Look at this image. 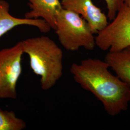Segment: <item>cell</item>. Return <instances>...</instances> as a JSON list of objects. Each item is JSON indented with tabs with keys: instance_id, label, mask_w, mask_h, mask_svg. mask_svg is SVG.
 <instances>
[{
	"instance_id": "7a4b0ae2",
	"label": "cell",
	"mask_w": 130,
	"mask_h": 130,
	"mask_svg": "<svg viewBox=\"0 0 130 130\" xmlns=\"http://www.w3.org/2000/svg\"><path fill=\"white\" fill-rule=\"evenodd\" d=\"M22 42L24 54L28 55L31 70L40 76L41 87L47 91L53 88L63 75V53L51 38L42 36Z\"/></svg>"
},
{
	"instance_id": "7c38bea8",
	"label": "cell",
	"mask_w": 130,
	"mask_h": 130,
	"mask_svg": "<svg viewBox=\"0 0 130 130\" xmlns=\"http://www.w3.org/2000/svg\"><path fill=\"white\" fill-rule=\"evenodd\" d=\"M124 4L130 6V0H124Z\"/></svg>"
},
{
	"instance_id": "9c48e42d",
	"label": "cell",
	"mask_w": 130,
	"mask_h": 130,
	"mask_svg": "<svg viewBox=\"0 0 130 130\" xmlns=\"http://www.w3.org/2000/svg\"><path fill=\"white\" fill-rule=\"evenodd\" d=\"M105 61L121 79L130 84V46L120 51L107 53Z\"/></svg>"
},
{
	"instance_id": "3957f363",
	"label": "cell",
	"mask_w": 130,
	"mask_h": 130,
	"mask_svg": "<svg viewBox=\"0 0 130 130\" xmlns=\"http://www.w3.org/2000/svg\"><path fill=\"white\" fill-rule=\"evenodd\" d=\"M65 49L76 51L83 47L92 51L95 45V37L86 21L79 14L62 7L56 18L54 29Z\"/></svg>"
},
{
	"instance_id": "30bf717a",
	"label": "cell",
	"mask_w": 130,
	"mask_h": 130,
	"mask_svg": "<svg viewBox=\"0 0 130 130\" xmlns=\"http://www.w3.org/2000/svg\"><path fill=\"white\" fill-rule=\"evenodd\" d=\"M26 128L25 121L14 112L0 109V130H23Z\"/></svg>"
},
{
	"instance_id": "ba28073f",
	"label": "cell",
	"mask_w": 130,
	"mask_h": 130,
	"mask_svg": "<svg viewBox=\"0 0 130 130\" xmlns=\"http://www.w3.org/2000/svg\"><path fill=\"white\" fill-rule=\"evenodd\" d=\"M30 11L25 14L27 19H41L54 30L56 18L62 6L59 0H28Z\"/></svg>"
},
{
	"instance_id": "5b68a950",
	"label": "cell",
	"mask_w": 130,
	"mask_h": 130,
	"mask_svg": "<svg viewBox=\"0 0 130 130\" xmlns=\"http://www.w3.org/2000/svg\"><path fill=\"white\" fill-rule=\"evenodd\" d=\"M22 42L0 50V99L17 98V85L21 75Z\"/></svg>"
},
{
	"instance_id": "277c9868",
	"label": "cell",
	"mask_w": 130,
	"mask_h": 130,
	"mask_svg": "<svg viewBox=\"0 0 130 130\" xmlns=\"http://www.w3.org/2000/svg\"><path fill=\"white\" fill-rule=\"evenodd\" d=\"M111 21L97 33L95 45L104 51H120L130 46V6L124 4Z\"/></svg>"
},
{
	"instance_id": "8992f818",
	"label": "cell",
	"mask_w": 130,
	"mask_h": 130,
	"mask_svg": "<svg viewBox=\"0 0 130 130\" xmlns=\"http://www.w3.org/2000/svg\"><path fill=\"white\" fill-rule=\"evenodd\" d=\"M63 8L81 15L88 23L92 32L97 34L107 24V17L93 4L92 0H61Z\"/></svg>"
},
{
	"instance_id": "52a82bcc",
	"label": "cell",
	"mask_w": 130,
	"mask_h": 130,
	"mask_svg": "<svg viewBox=\"0 0 130 130\" xmlns=\"http://www.w3.org/2000/svg\"><path fill=\"white\" fill-rule=\"evenodd\" d=\"M21 25H28L38 28L43 33L51 29L46 22L41 19L15 18L9 13V4L5 0H0V37L14 28Z\"/></svg>"
},
{
	"instance_id": "8fae6325",
	"label": "cell",
	"mask_w": 130,
	"mask_h": 130,
	"mask_svg": "<svg viewBox=\"0 0 130 130\" xmlns=\"http://www.w3.org/2000/svg\"><path fill=\"white\" fill-rule=\"evenodd\" d=\"M107 4V18L112 20L116 17L118 11L124 4V0H105Z\"/></svg>"
},
{
	"instance_id": "6da1fadb",
	"label": "cell",
	"mask_w": 130,
	"mask_h": 130,
	"mask_svg": "<svg viewBox=\"0 0 130 130\" xmlns=\"http://www.w3.org/2000/svg\"><path fill=\"white\" fill-rule=\"evenodd\" d=\"M105 61L88 58L73 63L70 71L75 81L102 103L107 113L115 116L125 111L130 102V84L111 74Z\"/></svg>"
}]
</instances>
